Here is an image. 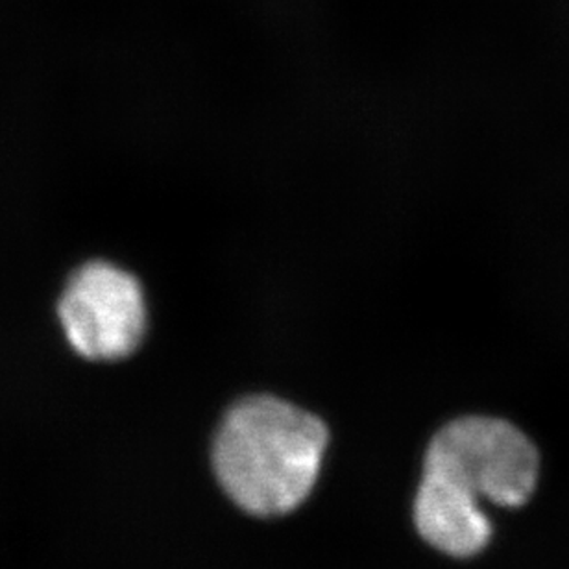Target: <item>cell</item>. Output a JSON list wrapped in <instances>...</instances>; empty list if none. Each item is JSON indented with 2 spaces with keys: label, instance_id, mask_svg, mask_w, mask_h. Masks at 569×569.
I'll return each mask as SVG.
<instances>
[{
  "label": "cell",
  "instance_id": "obj_1",
  "mask_svg": "<svg viewBox=\"0 0 569 569\" xmlns=\"http://www.w3.org/2000/svg\"><path fill=\"white\" fill-rule=\"evenodd\" d=\"M540 457L518 427L490 417H462L431 438L415 499V523L431 548L455 559L481 553L492 523L481 501L521 507L531 498Z\"/></svg>",
  "mask_w": 569,
  "mask_h": 569
},
{
  "label": "cell",
  "instance_id": "obj_2",
  "mask_svg": "<svg viewBox=\"0 0 569 569\" xmlns=\"http://www.w3.org/2000/svg\"><path fill=\"white\" fill-rule=\"evenodd\" d=\"M328 440L317 415L272 395L247 396L220 422L213 470L248 515H289L311 496Z\"/></svg>",
  "mask_w": 569,
  "mask_h": 569
},
{
  "label": "cell",
  "instance_id": "obj_3",
  "mask_svg": "<svg viewBox=\"0 0 569 569\" xmlns=\"http://www.w3.org/2000/svg\"><path fill=\"white\" fill-rule=\"evenodd\" d=\"M58 315L69 345L93 361L130 356L147 331L141 284L127 270L102 261L86 264L72 276Z\"/></svg>",
  "mask_w": 569,
  "mask_h": 569
}]
</instances>
